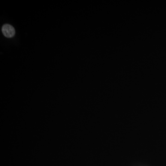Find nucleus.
Segmentation results:
<instances>
[{
    "label": "nucleus",
    "instance_id": "1",
    "mask_svg": "<svg viewBox=\"0 0 166 166\" xmlns=\"http://www.w3.org/2000/svg\"><path fill=\"white\" fill-rule=\"evenodd\" d=\"M1 30L4 36L9 38L13 37L15 34V28L9 24H5L3 25Z\"/></svg>",
    "mask_w": 166,
    "mask_h": 166
}]
</instances>
